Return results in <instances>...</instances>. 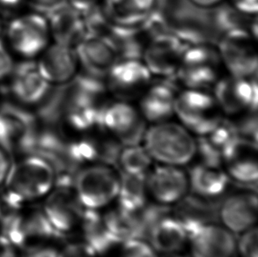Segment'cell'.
Here are the masks:
<instances>
[{
	"label": "cell",
	"mask_w": 258,
	"mask_h": 257,
	"mask_svg": "<svg viewBox=\"0 0 258 257\" xmlns=\"http://www.w3.org/2000/svg\"><path fill=\"white\" fill-rule=\"evenodd\" d=\"M120 178L110 167L98 164L78 172L74 189L85 209L97 210L117 197Z\"/></svg>",
	"instance_id": "obj_8"
},
{
	"label": "cell",
	"mask_w": 258,
	"mask_h": 257,
	"mask_svg": "<svg viewBox=\"0 0 258 257\" xmlns=\"http://www.w3.org/2000/svg\"><path fill=\"white\" fill-rule=\"evenodd\" d=\"M219 219L234 233H244L251 228L257 219L256 192L238 193L220 201Z\"/></svg>",
	"instance_id": "obj_21"
},
{
	"label": "cell",
	"mask_w": 258,
	"mask_h": 257,
	"mask_svg": "<svg viewBox=\"0 0 258 257\" xmlns=\"http://www.w3.org/2000/svg\"><path fill=\"white\" fill-rule=\"evenodd\" d=\"M75 51L81 69L102 80L119 59L115 49L108 41L90 34H87L75 47Z\"/></svg>",
	"instance_id": "obj_19"
},
{
	"label": "cell",
	"mask_w": 258,
	"mask_h": 257,
	"mask_svg": "<svg viewBox=\"0 0 258 257\" xmlns=\"http://www.w3.org/2000/svg\"><path fill=\"white\" fill-rule=\"evenodd\" d=\"M2 28H3V25H2V20L0 17V35H1V32H2Z\"/></svg>",
	"instance_id": "obj_45"
},
{
	"label": "cell",
	"mask_w": 258,
	"mask_h": 257,
	"mask_svg": "<svg viewBox=\"0 0 258 257\" xmlns=\"http://www.w3.org/2000/svg\"><path fill=\"white\" fill-rule=\"evenodd\" d=\"M211 92L225 117L236 118L252 109H257L256 79L222 75Z\"/></svg>",
	"instance_id": "obj_10"
},
{
	"label": "cell",
	"mask_w": 258,
	"mask_h": 257,
	"mask_svg": "<svg viewBox=\"0 0 258 257\" xmlns=\"http://www.w3.org/2000/svg\"><path fill=\"white\" fill-rule=\"evenodd\" d=\"M147 178L146 174H133L122 172L120 177L119 207L127 212H137L147 203Z\"/></svg>",
	"instance_id": "obj_29"
},
{
	"label": "cell",
	"mask_w": 258,
	"mask_h": 257,
	"mask_svg": "<svg viewBox=\"0 0 258 257\" xmlns=\"http://www.w3.org/2000/svg\"><path fill=\"white\" fill-rule=\"evenodd\" d=\"M152 163V157L147 149L140 145L122 146L118 158V167L124 173L145 174Z\"/></svg>",
	"instance_id": "obj_31"
},
{
	"label": "cell",
	"mask_w": 258,
	"mask_h": 257,
	"mask_svg": "<svg viewBox=\"0 0 258 257\" xmlns=\"http://www.w3.org/2000/svg\"><path fill=\"white\" fill-rule=\"evenodd\" d=\"M257 234L255 227L245 231L239 241V250L241 257H258Z\"/></svg>",
	"instance_id": "obj_34"
},
{
	"label": "cell",
	"mask_w": 258,
	"mask_h": 257,
	"mask_svg": "<svg viewBox=\"0 0 258 257\" xmlns=\"http://www.w3.org/2000/svg\"><path fill=\"white\" fill-rule=\"evenodd\" d=\"M119 257H157L154 248L144 240L133 239L123 242Z\"/></svg>",
	"instance_id": "obj_32"
},
{
	"label": "cell",
	"mask_w": 258,
	"mask_h": 257,
	"mask_svg": "<svg viewBox=\"0 0 258 257\" xmlns=\"http://www.w3.org/2000/svg\"><path fill=\"white\" fill-rule=\"evenodd\" d=\"M216 47L224 70L228 74L247 79L257 78V38L249 29L238 28L224 32Z\"/></svg>",
	"instance_id": "obj_6"
},
{
	"label": "cell",
	"mask_w": 258,
	"mask_h": 257,
	"mask_svg": "<svg viewBox=\"0 0 258 257\" xmlns=\"http://www.w3.org/2000/svg\"><path fill=\"white\" fill-rule=\"evenodd\" d=\"M105 223L117 243L133 239H141L136 212H127L118 207L104 216Z\"/></svg>",
	"instance_id": "obj_30"
},
{
	"label": "cell",
	"mask_w": 258,
	"mask_h": 257,
	"mask_svg": "<svg viewBox=\"0 0 258 257\" xmlns=\"http://www.w3.org/2000/svg\"><path fill=\"white\" fill-rule=\"evenodd\" d=\"M13 163L12 156L0 146V188L3 187Z\"/></svg>",
	"instance_id": "obj_40"
},
{
	"label": "cell",
	"mask_w": 258,
	"mask_h": 257,
	"mask_svg": "<svg viewBox=\"0 0 258 257\" xmlns=\"http://www.w3.org/2000/svg\"><path fill=\"white\" fill-rule=\"evenodd\" d=\"M14 69L13 57L0 41V80L10 76Z\"/></svg>",
	"instance_id": "obj_36"
},
{
	"label": "cell",
	"mask_w": 258,
	"mask_h": 257,
	"mask_svg": "<svg viewBox=\"0 0 258 257\" xmlns=\"http://www.w3.org/2000/svg\"><path fill=\"white\" fill-rule=\"evenodd\" d=\"M257 144L239 139L227 151L224 162L227 164V172L238 184L257 189Z\"/></svg>",
	"instance_id": "obj_18"
},
{
	"label": "cell",
	"mask_w": 258,
	"mask_h": 257,
	"mask_svg": "<svg viewBox=\"0 0 258 257\" xmlns=\"http://www.w3.org/2000/svg\"><path fill=\"white\" fill-rule=\"evenodd\" d=\"M147 189L162 205L178 202L184 197L188 179L182 171L174 166L155 168L147 179Z\"/></svg>",
	"instance_id": "obj_25"
},
{
	"label": "cell",
	"mask_w": 258,
	"mask_h": 257,
	"mask_svg": "<svg viewBox=\"0 0 258 257\" xmlns=\"http://www.w3.org/2000/svg\"><path fill=\"white\" fill-rule=\"evenodd\" d=\"M149 70L140 58H120L104 78L112 100L134 103L153 82Z\"/></svg>",
	"instance_id": "obj_7"
},
{
	"label": "cell",
	"mask_w": 258,
	"mask_h": 257,
	"mask_svg": "<svg viewBox=\"0 0 258 257\" xmlns=\"http://www.w3.org/2000/svg\"><path fill=\"white\" fill-rule=\"evenodd\" d=\"M1 233L23 253L51 246L53 242L66 238L50 225L40 204L22 206L9 219Z\"/></svg>",
	"instance_id": "obj_3"
},
{
	"label": "cell",
	"mask_w": 258,
	"mask_h": 257,
	"mask_svg": "<svg viewBox=\"0 0 258 257\" xmlns=\"http://www.w3.org/2000/svg\"><path fill=\"white\" fill-rule=\"evenodd\" d=\"M54 42L74 48L87 35L84 17L68 4L43 9Z\"/></svg>",
	"instance_id": "obj_16"
},
{
	"label": "cell",
	"mask_w": 258,
	"mask_h": 257,
	"mask_svg": "<svg viewBox=\"0 0 258 257\" xmlns=\"http://www.w3.org/2000/svg\"><path fill=\"white\" fill-rule=\"evenodd\" d=\"M143 142L152 159L169 166L188 163L197 153L194 135L173 120L147 127Z\"/></svg>",
	"instance_id": "obj_2"
},
{
	"label": "cell",
	"mask_w": 258,
	"mask_h": 257,
	"mask_svg": "<svg viewBox=\"0 0 258 257\" xmlns=\"http://www.w3.org/2000/svg\"><path fill=\"white\" fill-rule=\"evenodd\" d=\"M39 73L51 87H63L80 73L81 66L74 48L53 42L40 54Z\"/></svg>",
	"instance_id": "obj_15"
},
{
	"label": "cell",
	"mask_w": 258,
	"mask_h": 257,
	"mask_svg": "<svg viewBox=\"0 0 258 257\" xmlns=\"http://www.w3.org/2000/svg\"><path fill=\"white\" fill-rule=\"evenodd\" d=\"M220 200L198 194L184 196L174 209L175 215L184 226L187 234L204 225L214 224L219 219Z\"/></svg>",
	"instance_id": "obj_23"
},
{
	"label": "cell",
	"mask_w": 258,
	"mask_h": 257,
	"mask_svg": "<svg viewBox=\"0 0 258 257\" xmlns=\"http://www.w3.org/2000/svg\"><path fill=\"white\" fill-rule=\"evenodd\" d=\"M223 70L216 46L202 42L187 46L173 78L182 88L209 91Z\"/></svg>",
	"instance_id": "obj_4"
},
{
	"label": "cell",
	"mask_w": 258,
	"mask_h": 257,
	"mask_svg": "<svg viewBox=\"0 0 258 257\" xmlns=\"http://www.w3.org/2000/svg\"><path fill=\"white\" fill-rule=\"evenodd\" d=\"M174 117L188 132L198 137L208 135L225 118L212 92L187 88L178 92Z\"/></svg>",
	"instance_id": "obj_5"
},
{
	"label": "cell",
	"mask_w": 258,
	"mask_h": 257,
	"mask_svg": "<svg viewBox=\"0 0 258 257\" xmlns=\"http://www.w3.org/2000/svg\"><path fill=\"white\" fill-rule=\"evenodd\" d=\"M147 240L155 250L170 254L180 250L188 240L184 226L177 219L166 217L151 230Z\"/></svg>",
	"instance_id": "obj_26"
},
{
	"label": "cell",
	"mask_w": 258,
	"mask_h": 257,
	"mask_svg": "<svg viewBox=\"0 0 258 257\" xmlns=\"http://www.w3.org/2000/svg\"><path fill=\"white\" fill-rule=\"evenodd\" d=\"M178 92L174 85L166 80L150 84L137 101V108L147 124L167 122L174 117Z\"/></svg>",
	"instance_id": "obj_17"
},
{
	"label": "cell",
	"mask_w": 258,
	"mask_h": 257,
	"mask_svg": "<svg viewBox=\"0 0 258 257\" xmlns=\"http://www.w3.org/2000/svg\"><path fill=\"white\" fill-rule=\"evenodd\" d=\"M226 0H186L187 4L199 11H211L220 7Z\"/></svg>",
	"instance_id": "obj_41"
},
{
	"label": "cell",
	"mask_w": 258,
	"mask_h": 257,
	"mask_svg": "<svg viewBox=\"0 0 258 257\" xmlns=\"http://www.w3.org/2000/svg\"><path fill=\"white\" fill-rule=\"evenodd\" d=\"M22 0H0V6L7 9H13L17 7Z\"/></svg>",
	"instance_id": "obj_44"
},
{
	"label": "cell",
	"mask_w": 258,
	"mask_h": 257,
	"mask_svg": "<svg viewBox=\"0 0 258 257\" xmlns=\"http://www.w3.org/2000/svg\"><path fill=\"white\" fill-rule=\"evenodd\" d=\"M7 38L16 52L28 58L39 56L51 38L48 21L41 14H28L14 19L7 28Z\"/></svg>",
	"instance_id": "obj_12"
},
{
	"label": "cell",
	"mask_w": 258,
	"mask_h": 257,
	"mask_svg": "<svg viewBox=\"0 0 258 257\" xmlns=\"http://www.w3.org/2000/svg\"><path fill=\"white\" fill-rule=\"evenodd\" d=\"M103 0H67V3L74 10L84 15L98 6H101Z\"/></svg>",
	"instance_id": "obj_38"
},
{
	"label": "cell",
	"mask_w": 258,
	"mask_h": 257,
	"mask_svg": "<svg viewBox=\"0 0 258 257\" xmlns=\"http://www.w3.org/2000/svg\"><path fill=\"white\" fill-rule=\"evenodd\" d=\"M36 138L35 124L28 115L7 108L0 110V146L11 156L35 153Z\"/></svg>",
	"instance_id": "obj_14"
},
{
	"label": "cell",
	"mask_w": 258,
	"mask_h": 257,
	"mask_svg": "<svg viewBox=\"0 0 258 257\" xmlns=\"http://www.w3.org/2000/svg\"><path fill=\"white\" fill-rule=\"evenodd\" d=\"M158 0H103L101 7L113 25L120 28H138L157 8Z\"/></svg>",
	"instance_id": "obj_24"
},
{
	"label": "cell",
	"mask_w": 258,
	"mask_h": 257,
	"mask_svg": "<svg viewBox=\"0 0 258 257\" xmlns=\"http://www.w3.org/2000/svg\"><path fill=\"white\" fill-rule=\"evenodd\" d=\"M21 253L6 235L0 233V257H21Z\"/></svg>",
	"instance_id": "obj_39"
},
{
	"label": "cell",
	"mask_w": 258,
	"mask_h": 257,
	"mask_svg": "<svg viewBox=\"0 0 258 257\" xmlns=\"http://www.w3.org/2000/svg\"><path fill=\"white\" fill-rule=\"evenodd\" d=\"M187 46L172 32L159 33L147 41L141 60L152 76L169 80L175 75Z\"/></svg>",
	"instance_id": "obj_11"
},
{
	"label": "cell",
	"mask_w": 258,
	"mask_h": 257,
	"mask_svg": "<svg viewBox=\"0 0 258 257\" xmlns=\"http://www.w3.org/2000/svg\"><path fill=\"white\" fill-rule=\"evenodd\" d=\"M56 179V170L49 160L29 153L13 160L2 188L18 205H35L55 188Z\"/></svg>",
	"instance_id": "obj_1"
},
{
	"label": "cell",
	"mask_w": 258,
	"mask_h": 257,
	"mask_svg": "<svg viewBox=\"0 0 258 257\" xmlns=\"http://www.w3.org/2000/svg\"><path fill=\"white\" fill-rule=\"evenodd\" d=\"M100 126L122 146L140 145L148 127L134 103L115 100L103 108Z\"/></svg>",
	"instance_id": "obj_9"
},
{
	"label": "cell",
	"mask_w": 258,
	"mask_h": 257,
	"mask_svg": "<svg viewBox=\"0 0 258 257\" xmlns=\"http://www.w3.org/2000/svg\"><path fill=\"white\" fill-rule=\"evenodd\" d=\"M40 8L43 10V9H47V8H50V7H56L61 4L66 3L67 0H33Z\"/></svg>",
	"instance_id": "obj_43"
},
{
	"label": "cell",
	"mask_w": 258,
	"mask_h": 257,
	"mask_svg": "<svg viewBox=\"0 0 258 257\" xmlns=\"http://www.w3.org/2000/svg\"><path fill=\"white\" fill-rule=\"evenodd\" d=\"M231 7L246 16L255 17L258 12V0H229Z\"/></svg>",
	"instance_id": "obj_37"
},
{
	"label": "cell",
	"mask_w": 258,
	"mask_h": 257,
	"mask_svg": "<svg viewBox=\"0 0 258 257\" xmlns=\"http://www.w3.org/2000/svg\"><path fill=\"white\" fill-rule=\"evenodd\" d=\"M96 254L85 242L68 244L61 251L57 257H95Z\"/></svg>",
	"instance_id": "obj_35"
},
{
	"label": "cell",
	"mask_w": 258,
	"mask_h": 257,
	"mask_svg": "<svg viewBox=\"0 0 258 257\" xmlns=\"http://www.w3.org/2000/svg\"><path fill=\"white\" fill-rule=\"evenodd\" d=\"M85 243L95 254H107L117 243L105 223L104 217L96 210L85 209L81 223Z\"/></svg>",
	"instance_id": "obj_27"
},
{
	"label": "cell",
	"mask_w": 258,
	"mask_h": 257,
	"mask_svg": "<svg viewBox=\"0 0 258 257\" xmlns=\"http://www.w3.org/2000/svg\"><path fill=\"white\" fill-rule=\"evenodd\" d=\"M40 206L50 225L67 237L81 226L84 207L79 201L74 187L55 186Z\"/></svg>",
	"instance_id": "obj_13"
},
{
	"label": "cell",
	"mask_w": 258,
	"mask_h": 257,
	"mask_svg": "<svg viewBox=\"0 0 258 257\" xmlns=\"http://www.w3.org/2000/svg\"><path fill=\"white\" fill-rule=\"evenodd\" d=\"M228 175L220 167L199 164L189 172V182L195 194L210 198H218L228 185Z\"/></svg>",
	"instance_id": "obj_28"
},
{
	"label": "cell",
	"mask_w": 258,
	"mask_h": 257,
	"mask_svg": "<svg viewBox=\"0 0 258 257\" xmlns=\"http://www.w3.org/2000/svg\"><path fill=\"white\" fill-rule=\"evenodd\" d=\"M175 257H180V256H175Z\"/></svg>",
	"instance_id": "obj_46"
},
{
	"label": "cell",
	"mask_w": 258,
	"mask_h": 257,
	"mask_svg": "<svg viewBox=\"0 0 258 257\" xmlns=\"http://www.w3.org/2000/svg\"><path fill=\"white\" fill-rule=\"evenodd\" d=\"M58 251L52 246L40 247L25 253L24 257H57Z\"/></svg>",
	"instance_id": "obj_42"
},
{
	"label": "cell",
	"mask_w": 258,
	"mask_h": 257,
	"mask_svg": "<svg viewBox=\"0 0 258 257\" xmlns=\"http://www.w3.org/2000/svg\"><path fill=\"white\" fill-rule=\"evenodd\" d=\"M11 92L14 98L25 105H36L48 97L51 86L39 73L35 63H25L12 73Z\"/></svg>",
	"instance_id": "obj_22"
},
{
	"label": "cell",
	"mask_w": 258,
	"mask_h": 257,
	"mask_svg": "<svg viewBox=\"0 0 258 257\" xmlns=\"http://www.w3.org/2000/svg\"><path fill=\"white\" fill-rule=\"evenodd\" d=\"M21 207L5 192L3 188H0V233H2L9 219Z\"/></svg>",
	"instance_id": "obj_33"
},
{
	"label": "cell",
	"mask_w": 258,
	"mask_h": 257,
	"mask_svg": "<svg viewBox=\"0 0 258 257\" xmlns=\"http://www.w3.org/2000/svg\"><path fill=\"white\" fill-rule=\"evenodd\" d=\"M188 239L193 257H232L236 249L234 235L214 224L199 226Z\"/></svg>",
	"instance_id": "obj_20"
}]
</instances>
